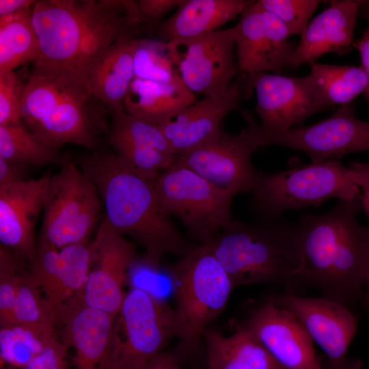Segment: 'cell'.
<instances>
[{"label": "cell", "mask_w": 369, "mask_h": 369, "mask_svg": "<svg viewBox=\"0 0 369 369\" xmlns=\"http://www.w3.org/2000/svg\"><path fill=\"white\" fill-rule=\"evenodd\" d=\"M25 86V82L14 71L0 73V126L23 122Z\"/></svg>", "instance_id": "obj_38"}, {"label": "cell", "mask_w": 369, "mask_h": 369, "mask_svg": "<svg viewBox=\"0 0 369 369\" xmlns=\"http://www.w3.org/2000/svg\"><path fill=\"white\" fill-rule=\"evenodd\" d=\"M56 326L48 323L15 324L1 327L0 362L23 368L57 337Z\"/></svg>", "instance_id": "obj_31"}, {"label": "cell", "mask_w": 369, "mask_h": 369, "mask_svg": "<svg viewBox=\"0 0 369 369\" xmlns=\"http://www.w3.org/2000/svg\"><path fill=\"white\" fill-rule=\"evenodd\" d=\"M260 7L265 33L271 46L275 66L278 72H279L284 68L288 67L295 46H293L288 41L290 34L284 21L274 13L262 8L260 5Z\"/></svg>", "instance_id": "obj_39"}, {"label": "cell", "mask_w": 369, "mask_h": 369, "mask_svg": "<svg viewBox=\"0 0 369 369\" xmlns=\"http://www.w3.org/2000/svg\"><path fill=\"white\" fill-rule=\"evenodd\" d=\"M23 169L0 157V185L23 180Z\"/></svg>", "instance_id": "obj_44"}, {"label": "cell", "mask_w": 369, "mask_h": 369, "mask_svg": "<svg viewBox=\"0 0 369 369\" xmlns=\"http://www.w3.org/2000/svg\"><path fill=\"white\" fill-rule=\"evenodd\" d=\"M91 0L37 1L32 23L40 53L34 65L74 68Z\"/></svg>", "instance_id": "obj_18"}, {"label": "cell", "mask_w": 369, "mask_h": 369, "mask_svg": "<svg viewBox=\"0 0 369 369\" xmlns=\"http://www.w3.org/2000/svg\"><path fill=\"white\" fill-rule=\"evenodd\" d=\"M361 193L338 200L329 212L301 215L299 231L302 268L297 279L314 285L323 297L348 308L362 299L369 262V228L361 226Z\"/></svg>", "instance_id": "obj_1"}, {"label": "cell", "mask_w": 369, "mask_h": 369, "mask_svg": "<svg viewBox=\"0 0 369 369\" xmlns=\"http://www.w3.org/2000/svg\"><path fill=\"white\" fill-rule=\"evenodd\" d=\"M133 57L135 78L169 83L180 77L167 42L136 38Z\"/></svg>", "instance_id": "obj_34"}, {"label": "cell", "mask_w": 369, "mask_h": 369, "mask_svg": "<svg viewBox=\"0 0 369 369\" xmlns=\"http://www.w3.org/2000/svg\"><path fill=\"white\" fill-rule=\"evenodd\" d=\"M310 66L309 75L323 100L329 107L351 103L366 90L367 79L361 66L314 63Z\"/></svg>", "instance_id": "obj_32"}, {"label": "cell", "mask_w": 369, "mask_h": 369, "mask_svg": "<svg viewBox=\"0 0 369 369\" xmlns=\"http://www.w3.org/2000/svg\"><path fill=\"white\" fill-rule=\"evenodd\" d=\"M363 304L369 309V262L364 277Z\"/></svg>", "instance_id": "obj_47"}, {"label": "cell", "mask_w": 369, "mask_h": 369, "mask_svg": "<svg viewBox=\"0 0 369 369\" xmlns=\"http://www.w3.org/2000/svg\"><path fill=\"white\" fill-rule=\"evenodd\" d=\"M366 16L368 25L362 36L353 42V47L359 51L361 66L365 72L367 79V86L364 94L369 102V10L366 9Z\"/></svg>", "instance_id": "obj_43"}, {"label": "cell", "mask_w": 369, "mask_h": 369, "mask_svg": "<svg viewBox=\"0 0 369 369\" xmlns=\"http://www.w3.org/2000/svg\"><path fill=\"white\" fill-rule=\"evenodd\" d=\"M0 157L22 168L42 166L59 159L58 150L41 140L23 122L0 126Z\"/></svg>", "instance_id": "obj_33"}, {"label": "cell", "mask_w": 369, "mask_h": 369, "mask_svg": "<svg viewBox=\"0 0 369 369\" xmlns=\"http://www.w3.org/2000/svg\"><path fill=\"white\" fill-rule=\"evenodd\" d=\"M36 2L33 0H0V16L33 8Z\"/></svg>", "instance_id": "obj_46"}, {"label": "cell", "mask_w": 369, "mask_h": 369, "mask_svg": "<svg viewBox=\"0 0 369 369\" xmlns=\"http://www.w3.org/2000/svg\"><path fill=\"white\" fill-rule=\"evenodd\" d=\"M233 322L250 332L283 369H323L314 342L289 311L275 305L272 296Z\"/></svg>", "instance_id": "obj_15"}, {"label": "cell", "mask_w": 369, "mask_h": 369, "mask_svg": "<svg viewBox=\"0 0 369 369\" xmlns=\"http://www.w3.org/2000/svg\"><path fill=\"white\" fill-rule=\"evenodd\" d=\"M113 115L109 142L116 154L152 180L173 165L176 156L159 125L125 112Z\"/></svg>", "instance_id": "obj_23"}, {"label": "cell", "mask_w": 369, "mask_h": 369, "mask_svg": "<svg viewBox=\"0 0 369 369\" xmlns=\"http://www.w3.org/2000/svg\"><path fill=\"white\" fill-rule=\"evenodd\" d=\"M256 149L247 127L237 134L221 127L206 142L176 156L173 164L191 169L235 196L253 189L256 171L251 158Z\"/></svg>", "instance_id": "obj_14"}, {"label": "cell", "mask_w": 369, "mask_h": 369, "mask_svg": "<svg viewBox=\"0 0 369 369\" xmlns=\"http://www.w3.org/2000/svg\"><path fill=\"white\" fill-rule=\"evenodd\" d=\"M142 369H181L178 358L173 354L163 351L149 361Z\"/></svg>", "instance_id": "obj_45"}, {"label": "cell", "mask_w": 369, "mask_h": 369, "mask_svg": "<svg viewBox=\"0 0 369 369\" xmlns=\"http://www.w3.org/2000/svg\"><path fill=\"white\" fill-rule=\"evenodd\" d=\"M329 6L309 22L295 46L288 67L312 64L323 55H343L354 42L356 18L362 1L333 0Z\"/></svg>", "instance_id": "obj_22"}, {"label": "cell", "mask_w": 369, "mask_h": 369, "mask_svg": "<svg viewBox=\"0 0 369 369\" xmlns=\"http://www.w3.org/2000/svg\"><path fill=\"white\" fill-rule=\"evenodd\" d=\"M68 348L57 339L21 369H68L66 359Z\"/></svg>", "instance_id": "obj_40"}, {"label": "cell", "mask_w": 369, "mask_h": 369, "mask_svg": "<svg viewBox=\"0 0 369 369\" xmlns=\"http://www.w3.org/2000/svg\"><path fill=\"white\" fill-rule=\"evenodd\" d=\"M250 95L256 96L255 112L260 131L266 133L288 130L329 107L324 102L312 79L260 72L239 79Z\"/></svg>", "instance_id": "obj_12"}, {"label": "cell", "mask_w": 369, "mask_h": 369, "mask_svg": "<svg viewBox=\"0 0 369 369\" xmlns=\"http://www.w3.org/2000/svg\"><path fill=\"white\" fill-rule=\"evenodd\" d=\"M154 184L163 211L179 219L200 245L210 244L232 219L234 196L189 169L173 164Z\"/></svg>", "instance_id": "obj_7"}, {"label": "cell", "mask_w": 369, "mask_h": 369, "mask_svg": "<svg viewBox=\"0 0 369 369\" xmlns=\"http://www.w3.org/2000/svg\"><path fill=\"white\" fill-rule=\"evenodd\" d=\"M249 96L238 79L222 95L204 96L165 120L159 126L172 152L181 155L208 141L221 129L226 115Z\"/></svg>", "instance_id": "obj_19"}, {"label": "cell", "mask_w": 369, "mask_h": 369, "mask_svg": "<svg viewBox=\"0 0 369 369\" xmlns=\"http://www.w3.org/2000/svg\"><path fill=\"white\" fill-rule=\"evenodd\" d=\"M141 25L136 1L91 0L74 68L86 74L94 62L117 41L137 38Z\"/></svg>", "instance_id": "obj_24"}, {"label": "cell", "mask_w": 369, "mask_h": 369, "mask_svg": "<svg viewBox=\"0 0 369 369\" xmlns=\"http://www.w3.org/2000/svg\"><path fill=\"white\" fill-rule=\"evenodd\" d=\"M272 297L276 305L295 316L325 352L329 366L325 369L361 368L360 359L346 357L357 331L356 318L346 306L325 297H304L291 293Z\"/></svg>", "instance_id": "obj_13"}, {"label": "cell", "mask_w": 369, "mask_h": 369, "mask_svg": "<svg viewBox=\"0 0 369 369\" xmlns=\"http://www.w3.org/2000/svg\"><path fill=\"white\" fill-rule=\"evenodd\" d=\"M234 29L240 77L268 71L278 74L257 1H250Z\"/></svg>", "instance_id": "obj_29"}, {"label": "cell", "mask_w": 369, "mask_h": 369, "mask_svg": "<svg viewBox=\"0 0 369 369\" xmlns=\"http://www.w3.org/2000/svg\"><path fill=\"white\" fill-rule=\"evenodd\" d=\"M116 317L81 301L66 311L59 325L63 342L75 350L77 369H113Z\"/></svg>", "instance_id": "obj_21"}, {"label": "cell", "mask_w": 369, "mask_h": 369, "mask_svg": "<svg viewBox=\"0 0 369 369\" xmlns=\"http://www.w3.org/2000/svg\"><path fill=\"white\" fill-rule=\"evenodd\" d=\"M39 244L59 249L87 243L100 213L98 190L82 170L68 159L51 176Z\"/></svg>", "instance_id": "obj_8"}, {"label": "cell", "mask_w": 369, "mask_h": 369, "mask_svg": "<svg viewBox=\"0 0 369 369\" xmlns=\"http://www.w3.org/2000/svg\"><path fill=\"white\" fill-rule=\"evenodd\" d=\"M230 323V336L210 328L203 334L208 369H283L250 332Z\"/></svg>", "instance_id": "obj_27"}, {"label": "cell", "mask_w": 369, "mask_h": 369, "mask_svg": "<svg viewBox=\"0 0 369 369\" xmlns=\"http://www.w3.org/2000/svg\"><path fill=\"white\" fill-rule=\"evenodd\" d=\"M249 0H184L169 18L154 26L156 40L169 42L216 30L241 15Z\"/></svg>", "instance_id": "obj_25"}, {"label": "cell", "mask_w": 369, "mask_h": 369, "mask_svg": "<svg viewBox=\"0 0 369 369\" xmlns=\"http://www.w3.org/2000/svg\"><path fill=\"white\" fill-rule=\"evenodd\" d=\"M359 189L340 159L312 161L277 173L256 172L251 206L260 217L280 218L284 212L320 206L331 198L353 199Z\"/></svg>", "instance_id": "obj_6"}, {"label": "cell", "mask_w": 369, "mask_h": 369, "mask_svg": "<svg viewBox=\"0 0 369 369\" xmlns=\"http://www.w3.org/2000/svg\"><path fill=\"white\" fill-rule=\"evenodd\" d=\"M19 262L8 248L0 246V325H14V310L18 282Z\"/></svg>", "instance_id": "obj_36"}, {"label": "cell", "mask_w": 369, "mask_h": 369, "mask_svg": "<svg viewBox=\"0 0 369 369\" xmlns=\"http://www.w3.org/2000/svg\"><path fill=\"white\" fill-rule=\"evenodd\" d=\"M90 96L82 71L72 67H33L23 93V122L57 150L66 144L93 148L96 137L87 107Z\"/></svg>", "instance_id": "obj_4"}, {"label": "cell", "mask_w": 369, "mask_h": 369, "mask_svg": "<svg viewBox=\"0 0 369 369\" xmlns=\"http://www.w3.org/2000/svg\"><path fill=\"white\" fill-rule=\"evenodd\" d=\"M361 6L369 10V1H362Z\"/></svg>", "instance_id": "obj_48"}, {"label": "cell", "mask_w": 369, "mask_h": 369, "mask_svg": "<svg viewBox=\"0 0 369 369\" xmlns=\"http://www.w3.org/2000/svg\"><path fill=\"white\" fill-rule=\"evenodd\" d=\"M92 260L90 243L59 249L37 244L29 274L40 287L56 325L67 309L81 299Z\"/></svg>", "instance_id": "obj_16"}, {"label": "cell", "mask_w": 369, "mask_h": 369, "mask_svg": "<svg viewBox=\"0 0 369 369\" xmlns=\"http://www.w3.org/2000/svg\"><path fill=\"white\" fill-rule=\"evenodd\" d=\"M177 337L174 308L142 288H133L115 319L113 369H142Z\"/></svg>", "instance_id": "obj_9"}, {"label": "cell", "mask_w": 369, "mask_h": 369, "mask_svg": "<svg viewBox=\"0 0 369 369\" xmlns=\"http://www.w3.org/2000/svg\"><path fill=\"white\" fill-rule=\"evenodd\" d=\"M136 38L117 41L90 66L86 72L92 96L113 113L123 111V102L135 78L133 43Z\"/></svg>", "instance_id": "obj_26"}, {"label": "cell", "mask_w": 369, "mask_h": 369, "mask_svg": "<svg viewBox=\"0 0 369 369\" xmlns=\"http://www.w3.org/2000/svg\"><path fill=\"white\" fill-rule=\"evenodd\" d=\"M167 43L180 78L194 94L222 95L238 74L234 27Z\"/></svg>", "instance_id": "obj_11"}, {"label": "cell", "mask_w": 369, "mask_h": 369, "mask_svg": "<svg viewBox=\"0 0 369 369\" xmlns=\"http://www.w3.org/2000/svg\"><path fill=\"white\" fill-rule=\"evenodd\" d=\"M178 347L194 351L208 327L222 313L234 289L209 245L195 246L169 268Z\"/></svg>", "instance_id": "obj_5"}, {"label": "cell", "mask_w": 369, "mask_h": 369, "mask_svg": "<svg viewBox=\"0 0 369 369\" xmlns=\"http://www.w3.org/2000/svg\"><path fill=\"white\" fill-rule=\"evenodd\" d=\"M208 245L234 288L290 282L302 268L297 226L280 218L232 219Z\"/></svg>", "instance_id": "obj_3"}, {"label": "cell", "mask_w": 369, "mask_h": 369, "mask_svg": "<svg viewBox=\"0 0 369 369\" xmlns=\"http://www.w3.org/2000/svg\"><path fill=\"white\" fill-rule=\"evenodd\" d=\"M83 171L95 184L105 204L107 225L129 235L146 249V260L157 269L165 254L184 256L195 246L177 230L161 208L152 180L118 154L94 152Z\"/></svg>", "instance_id": "obj_2"}, {"label": "cell", "mask_w": 369, "mask_h": 369, "mask_svg": "<svg viewBox=\"0 0 369 369\" xmlns=\"http://www.w3.org/2000/svg\"><path fill=\"white\" fill-rule=\"evenodd\" d=\"M346 176L356 186L361 189L362 208L369 218V161H354L346 167Z\"/></svg>", "instance_id": "obj_42"}, {"label": "cell", "mask_w": 369, "mask_h": 369, "mask_svg": "<svg viewBox=\"0 0 369 369\" xmlns=\"http://www.w3.org/2000/svg\"><path fill=\"white\" fill-rule=\"evenodd\" d=\"M241 115L257 148L284 146L305 153L312 162L369 151V122L357 118L352 103L340 106L330 116L312 125L279 132L261 131L251 113L242 111Z\"/></svg>", "instance_id": "obj_10"}, {"label": "cell", "mask_w": 369, "mask_h": 369, "mask_svg": "<svg viewBox=\"0 0 369 369\" xmlns=\"http://www.w3.org/2000/svg\"><path fill=\"white\" fill-rule=\"evenodd\" d=\"M15 324H52L55 326L42 291L30 274L20 275L14 310Z\"/></svg>", "instance_id": "obj_35"}, {"label": "cell", "mask_w": 369, "mask_h": 369, "mask_svg": "<svg viewBox=\"0 0 369 369\" xmlns=\"http://www.w3.org/2000/svg\"><path fill=\"white\" fill-rule=\"evenodd\" d=\"M33 7L0 16V73L38 59L40 48L32 23Z\"/></svg>", "instance_id": "obj_30"}, {"label": "cell", "mask_w": 369, "mask_h": 369, "mask_svg": "<svg viewBox=\"0 0 369 369\" xmlns=\"http://www.w3.org/2000/svg\"><path fill=\"white\" fill-rule=\"evenodd\" d=\"M183 0H139L137 6L144 25L154 26L171 10L179 6Z\"/></svg>", "instance_id": "obj_41"}, {"label": "cell", "mask_w": 369, "mask_h": 369, "mask_svg": "<svg viewBox=\"0 0 369 369\" xmlns=\"http://www.w3.org/2000/svg\"><path fill=\"white\" fill-rule=\"evenodd\" d=\"M264 9L276 14L287 26L290 36H301L321 1L258 0Z\"/></svg>", "instance_id": "obj_37"}, {"label": "cell", "mask_w": 369, "mask_h": 369, "mask_svg": "<svg viewBox=\"0 0 369 369\" xmlns=\"http://www.w3.org/2000/svg\"><path fill=\"white\" fill-rule=\"evenodd\" d=\"M50 176L0 185V241L32 262L37 252L34 232L43 210Z\"/></svg>", "instance_id": "obj_20"}, {"label": "cell", "mask_w": 369, "mask_h": 369, "mask_svg": "<svg viewBox=\"0 0 369 369\" xmlns=\"http://www.w3.org/2000/svg\"><path fill=\"white\" fill-rule=\"evenodd\" d=\"M93 260L81 295L84 305L119 314L126 296L124 286L129 268L136 259V248L104 220L90 243Z\"/></svg>", "instance_id": "obj_17"}, {"label": "cell", "mask_w": 369, "mask_h": 369, "mask_svg": "<svg viewBox=\"0 0 369 369\" xmlns=\"http://www.w3.org/2000/svg\"><path fill=\"white\" fill-rule=\"evenodd\" d=\"M196 100L179 77L169 83L134 78L123 102L125 113L160 125Z\"/></svg>", "instance_id": "obj_28"}]
</instances>
